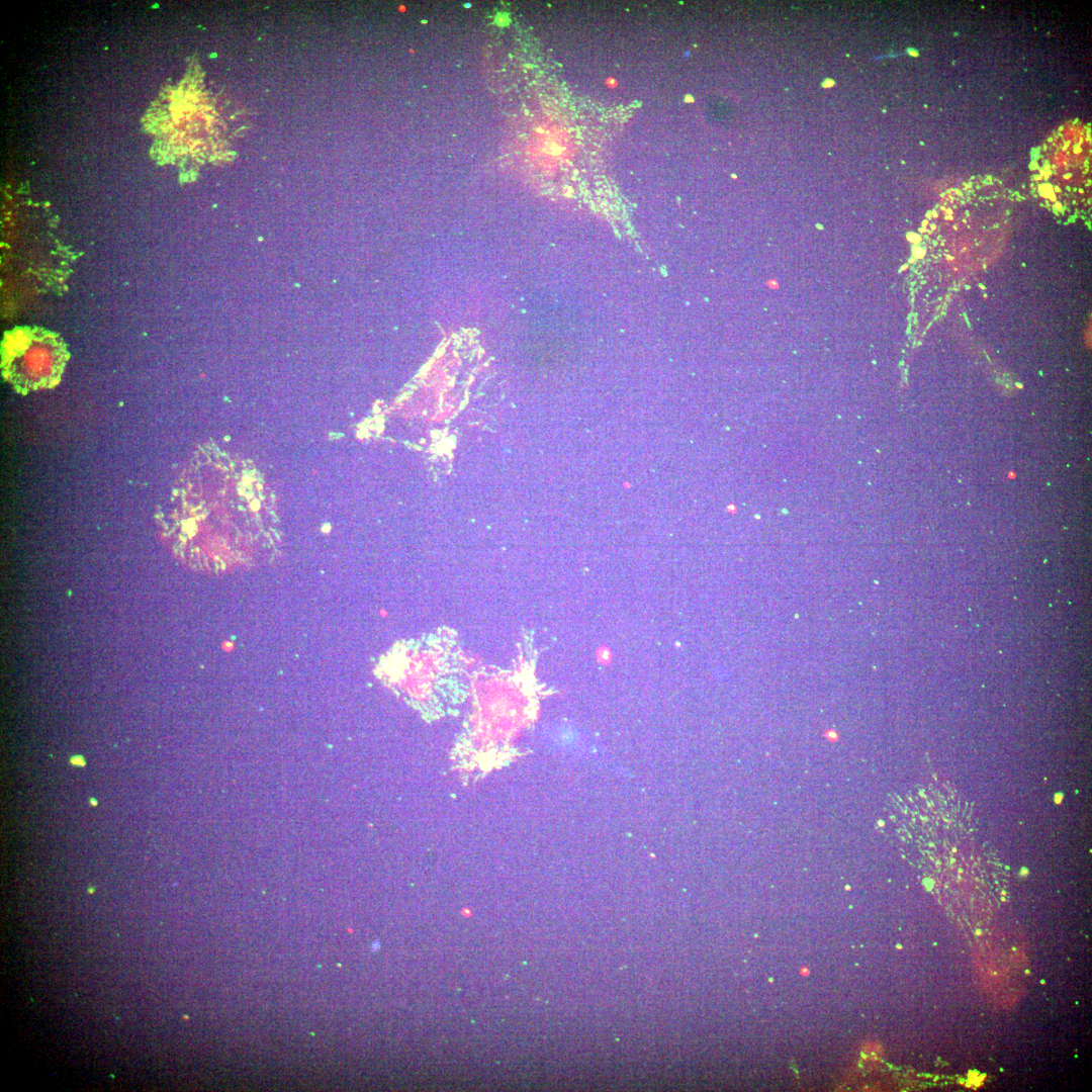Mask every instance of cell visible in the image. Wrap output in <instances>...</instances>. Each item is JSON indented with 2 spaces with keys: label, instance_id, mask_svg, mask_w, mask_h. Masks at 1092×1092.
I'll return each instance as SVG.
<instances>
[{
  "label": "cell",
  "instance_id": "1",
  "mask_svg": "<svg viewBox=\"0 0 1092 1092\" xmlns=\"http://www.w3.org/2000/svg\"><path fill=\"white\" fill-rule=\"evenodd\" d=\"M157 520L173 553L199 570L255 562L278 539L274 497L261 473L215 446L195 452Z\"/></svg>",
  "mask_w": 1092,
  "mask_h": 1092
},
{
  "label": "cell",
  "instance_id": "2",
  "mask_svg": "<svg viewBox=\"0 0 1092 1092\" xmlns=\"http://www.w3.org/2000/svg\"><path fill=\"white\" fill-rule=\"evenodd\" d=\"M0 351L2 376L22 395L58 385L70 358L63 338L40 327L6 331Z\"/></svg>",
  "mask_w": 1092,
  "mask_h": 1092
},
{
  "label": "cell",
  "instance_id": "3",
  "mask_svg": "<svg viewBox=\"0 0 1092 1092\" xmlns=\"http://www.w3.org/2000/svg\"><path fill=\"white\" fill-rule=\"evenodd\" d=\"M71 762L77 766L85 765V760L82 756H75L71 759Z\"/></svg>",
  "mask_w": 1092,
  "mask_h": 1092
},
{
  "label": "cell",
  "instance_id": "4",
  "mask_svg": "<svg viewBox=\"0 0 1092 1092\" xmlns=\"http://www.w3.org/2000/svg\"><path fill=\"white\" fill-rule=\"evenodd\" d=\"M91 802H92V804L96 805V802H95V800H91Z\"/></svg>",
  "mask_w": 1092,
  "mask_h": 1092
}]
</instances>
